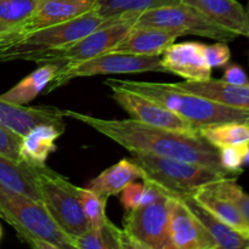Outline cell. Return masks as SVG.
Listing matches in <instances>:
<instances>
[{"label":"cell","instance_id":"obj_34","mask_svg":"<svg viewBox=\"0 0 249 249\" xmlns=\"http://www.w3.org/2000/svg\"><path fill=\"white\" fill-rule=\"evenodd\" d=\"M230 84H248L249 78L241 66L230 65L224 72V77L221 78Z\"/></svg>","mask_w":249,"mask_h":249},{"label":"cell","instance_id":"obj_2","mask_svg":"<svg viewBox=\"0 0 249 249\" xmlns=\"http://www.w3.org/2000/svg\"><path fill=\"white\" fill-rule=\"evenodd\" d=\"M105 85L107 88H122L147 97L199 129L230 122L245 123L249 118L247 109L224 106L192 92L177 89L170 83L135 82L109 78L105 80Z\"/></svg>","mask_w":249,"mask_h":249},{"label":"cell","instance_id":"obj_20","mask_svg":"<svg viewBox=\"0 0 249 249\" xmlns=\"http://www.w3.org/2000/svg\"><path fill=\"white\" fill-rule=\"evenodd\" d=\"M192 196L214 216L249 238V225L247 220L232 199L219 194L209 184L199 187L192 194Z\"/></svg>","mask_w":249,"mask_h":249},{"label":"cell","instance_id":"obj_3","mask_svg":"<svg viewBox=\"0 0 249 249\" xmlns=\"http://www.w3.org/2000/svg\"><path fill=\"white\" fill-rule=\"evenodd\" d=\"M109 18L100 16L96 10L87 12L71 21L44 27L27 33H0V62L27 60L36 61L40 56L65 48L83 38L94 29L108 22Z\"/></svg>","mask_w":249,"mask_h":249},{"label":"cell","instance_id":"obj_7","mask_svg":"<svg viewBox=\"0 0 249 249\" xmlns=\"http://www.w3.org/2000/svg\"><path fill=\"white\" fill-rule=\"evenodd\" d=\"M135 14L136 12H125L117 15L74 43L50 51L36 58L34 62L38 65L48 62L61 63L62 66L74 65L108 53L135 26Z\"/></svg>","mask_w":249,"mask_h":249},{"label":"cell","instance_id":"obj_10","mask_svg":"<svg viewBox=\"0 0 249 249\" xmlns=\"http://www.w3.org/2000/svg\"><path fill=\"white\" fill-rule=\"evenodd\" d=\"M169 196L126 211L123 218L124 249H170Z\"/></svg>","mask_w":249,"mask_h":249},{"label":"cell","instance_id":"obj_36","mask_svg":"<svg viewBox=\"0 0 249 249\" xmlns=\"http://www.w3.org/2000/svg\"><path fill=\"white\" fill-rule=\"evenodd\" d=\"M0 238H1V228H0Z\"/></svg>","mask_w":249,"mask_h":249},{"label":"cell","instance_id":"obj_26","mask_svg":"<svg viewBox=\"0 0 249 249\" xmlns=\"http://www.w3.org/2000/svg\"><path fill=\"white\" fill-rule=\"evenodd\" d=\"M179 2L181 0H97L95 10L100 16L109 18L125 12H142Z\"/></svg>","mask_w":249,"mask_h":249},{"label":"cell","instance_id":"obj_16","mask_svg":"<svg viewBox=\"0 0 249 249\" xmlns=\"http://www.w3.org/2000/svg\"><path fill=\"white\" fill-rule=\"evenodd\" d=\"M170 84L177 89L192 92L224 106L249 111V83L230 84L223 79H213L211 77L198 82L184 80V82L170 83Z\"/></svg>","mask_w":249,"mask_h":249},{"label":"cell","instance_id":"obj_32","mask_svg":"<svg viewBox=\"0 0 249 249\" xmlns=\"http://www.w3.org/2000/svg\"><path fill=\"white\" fill-rule=\"evenodd\" d=\"M145 195V182H130L121 191V202L125 211L142 206Z\"/></svg>","mask_w":249,"mask_h":249},{"label":"cell","instance_id":"obj_17","mask_svg":"<svg viewBox=\"0 0 249 249\" xmlns=\"http://www.w3.org/2000/svg\"><path fill=\"white\" fill-rule=\"evenodd\" d=\"M196 7L219 26L249 40V16L247 9L237 0H181Z\"/></svg>","mask_w":249,"mask_h":249},{"label":"cell","instance_id":"obj_29","mask_svg":"<svg viewBox=\"0 0 249 249\" xmlns=\"http://www.w3.org/2000/svg\"><path fill=\"white\" fill-rule=\"evenodd\" d=\"M209 185L219 194L229 197L237 204L249 225V195L246 194L242 187L237 184V177L223 178Z\"/></svg>","mask_w":249,"mask_h":249},{"label":"cell","instance_id":"obj_19","mask_svg":"<svg viewBox=\"0 0 249 249\" xmlns=\"http://www.w3.org/2000/svg\"><path fill=\"white\" fill-rule=\"evenodd\" d=\"M66 129L53 124H39L24 134L19 145V157L32 165L46 164L49 156L55 152L56 140Z\"/></svg>","mask_w":249,"mask_h":249},{"label":"cell","instance_id":"obj_12","mask_svg":"<svg viewBox=\"0 0 249 249\" xmlns=\"http://www.w3.org/2000/svg\"><path fill=\"white\" fill-rule=\"evenodd\" d=\"M168 208L170 249H218L208 231L179 197L169 196Z\"/></svg>","mask_w":249,"mask_h":249},{"label":"cell","instance_id":"obj_37","mask_svg":"<svg viewBox=\"0 0 249 249\" xmlns=\"http://www.w3.org/2000/svg\"><path fill=\"white\" fill-rule=\"evenodd\" d=\"M247 12H248V16H249V6H248V9H247Z\"/></svg>","mask_w":249,"mask_h":249},{"label":"cell","instance_id":"obj_28","mask_svg":"<svg viewBox=\"0 0 249 249\" xmlns=\"http://www.w3.org/2000/svg\"><path fill=\"white\" fill-rule=\"evenodd\" d=\"M79 197L83 211H84L85 216L89 221L90 228H96V226L102 225L105 221L108 220L106 215V198L99 196L88 187H85V189L80 187Z\"/></svg>","mask_w":249,"mask_h":249},{"label":"cell","instance_id":"obj_11","mask_svg":"<svg viewBox=\"0 0 249 249\" xmlns=\"http://www.w3.org/2000/svg\"><path fill=\"white\" fill-rule=\"evenodd\" d=\"M108 88L112 91L111 97L113 101H116L134 121L146 125L169 129L180 133L201 134V129L182 119L174 112L160 106L157 102L122 88Z\"/></svg>","mask_w":249,"mask_h":249},{"label":"cell","instance_id":"obj_35","mask_svg":"<svg viewBox=\"0 0 249 249\" xmlns=\"http://www.w3.org/2000/svg\"><path fill=\"white\" fill-rule=\"evenodd\" d=\"M245 124H246V125H247V126H248V128H249V118L247 119V121H246V122H245Z\"/></svg>","mask_w":249,"mask_h":249},{"label":"cell","instance_id":"obj_27","mask_svg":"<svg viewBox=\"0 0 249 249\" xmlns=\"http://www.w3.org/2000/svg\"><path fill=\"white\" fill-rule=\"evenodd\" d=\"M40 0H0V33L16 29L33 15Z\"/></svg>","mask_w":249,"mask_h":249},{"label":"cell","instance_id":"obj_4","mask_svg":"<svg viewBox=\"0 0 249 249\" xmlns=\"http://www.w3.org/2000/svg\"><path fill=\"white\" fill-rule=\"evenodd\" d=\"M0 218L21 241L36 249H74L73 241L51 219L44 206L0 185Z\"/></svg>","mask_w":249,"mask_h":249},{"label":"cell","instance_id":"obj_6","mask_svg":"<svg viewBox=\"0 0 249 249\" xmlns=\"http://www.w3.org/2000/svg\"><path fill=\"white\" fill-rule=\"evenodd\" d=\"M41 204L58 228L73 241L90 229L80 203L79 189L46 164L36 167Z\"/></svg>","mask_w":249,"mask_h":249},{"label":"cell","instance_id":"obj_31","mask_svg":"<svg viewBox=\"0 0 249 249\" xmlns=\"http://www.w3.org/2000/svg\"><path fill=\"white\" fill-rule=\"evenodd\" d=\"M22 136L0 125V155L12 160H22L19 157V145Z\"/></svg>","mask_w":249,"mask_h":249},{"label":"cell","instance_id":"obj_9","mask_svg":"<svg viewBox=\"0 0 249 249\" xmlns=\"http://www.w3.org/2000/svg\"><path fill=\"white\" fill-rule=\"evenodd\" d=\"M135 24L155 26L178 31L184 36H197L223 43H231L238 38L235 33L219 26L196 7L185 2L136 12Z\"/></svg>","mask_w":249,"mask_h":249},{"label":"cell","instance_id":"obj_5","mask_svg":"<svg viewBox=\"0 0 249 249\" xmlns=\"http://www.w3.org/2000/svg\"><path fill=\"white\" fill-rule=\"evenodd\" d=\"M130 153L133 160L141 169L143 182L157 185L168 196L192 195L204 185L229 178L198 163L160 157L150 153Z\"/></svg>","mask_w":249,"mask_h":249},{"label":"cell","instance_id":"obj_24","mask_svg":"<svg viewBox=\"0 0 249 249\" xmlns=\"http://www.w3.org/2000/svg\"><path fill=\"white\" fill-rule=\"evenodd\" d=\"M74 249H124L123 230L108 219L102 225L90 228L75 238Z\"/></svg>","mask_w":249,"mask_h":249},{"label":"cell","instance_id":"obj_23","mask_svg":"<svg viewBox=\"0 0 249 249\" xmlns=\"http://www.w3.org/2000/svg\"><path fill=\"white\" fill-rule=\"evenodd\" d=\"M63 66L61 63L48 62L40 65V67L27 75L17 83L15 87L0 95V99L16 105H27L33 101L60 72Z\"/></svg>","mask_w":249,"mask_h":249},{"label":"cell","instance_id":"obj_30","mask_svg":"<svg viewBox=\"0 0 249 249\" xmlns=\"http://www.w3.org/2000/svg\"><path fill=\"white\" fill-rule=\"evenodd\" d=\"M248 152L249 145L226 146V147L219 148L221 165L232 175L238 177L242 174V164L246 163Z\"/></svg>","mask_w":249,"mask_h":249},{"label":"cell","instance_id":"obj_14","mask_svg":"<svg viewBox=\"0 0 249 249\" xmlns=\"http://www.w3.org/2000/svg\"><path fill=\"white\" fill-rule=\"evenodd\" d=\"M96 2L97 0H40L33 15L21 26L10 32L27 33L71 21L94 10Z\"/></svg>","mask_w":249,"mask_h":249},{"label":"cell","instance_id":"obj_21","mask_svg":"<svg viewBox=\"0 0 249 249\" xmlns=\"http://www.w3.org/2000/svg\"><path fill=\"white\" fill-rule=\"evenodd\" d=\"M36 167L0 155V185L41 203Z\"/></svg>","mask_w":249,"mask_h":249},{"label":"cell","instance_id":"obj_33","mask_svg":"<svg viewBox=\"0 0 249 249\" xmlns=\"http://www.w3.org/2000/svg\"><path fill=\"white\" fill-rule=\"evenodd\" d=\"M231 51L228 43L218 41L213 45H206V58L211 68L223 67L230 61Z\"/></svg>","mask_w":249,"mask_h":249},{"label":"cell","instance_id":"obj_25","mask_svg":"<svg viewBox=\"0 0 249 249\" xmlns=\"http://www.w3.org/2000/svg\"><path fill=\"white\" fill-rule=\"evenodd\" d=\"M201 135L214 147L249 145V128L245 123L230 122L201 129Z\"/></svg>","mask_w":249,"mask_h":249},{"label":"cell","instance_id":"obj_22","mask_svg":"<svg viewBox=\"0 0 249 249\" xmlns=\"http://www.w3.org/2000/svg\"><path fill=\"white\" fill-rule=\"evenodd\" d=\"M139 179H141V169L139 165L134 160L124 158L105 169L99 177L92 179L87 187L99 196L108 199L109 197L121 194L126 185Z\"/></svg>","mask_w":249,"mask_h":249},{"label":"cell","instance_id":"obj_13","mask_svg":"<svg viewBox=\"0 0 249 249\" xmlns=\"http://www.w3.org/2000/svg\"><path fill=\"white\" fill-rule=\"evenodd\" d=\"M160 65L167 73L185 80H206L212 77V68L206 58V44L197 41L173 43L163 51Z\"/></svg>","mask_w":249,"mask_h":249},{"label":"cell","instance_id":"obj_15","mask_svg":"<svg viewBox=\"0 0 249 249\" xmlns=\"http://www.w3.org/2000/svg\"><path fill=\"white\" fill-rule=\"evenodd\" d=\"M182 34L178 31L155 26L135 24L109 53H124L142 56H160L163 51Z\"/></svg>","mask_w":249,"mask_h":249},{"label":"cell","instance_id":"obj_8","mask_svg":"<svg viewBox=\"0 0 249 249\" xmlns=\"http://www.w3.org/2000/svg\"><path fill=\"white\" fill-rule=\"evenodd\" d=\"M146 72L167 73L160 65V56H142L108 51L90 60L63 66L48 85L46 94L77 78L105 74H139Z\"/></svg>","mask_w":249,"mask_h":249},{"label":"cell","instance_id":"obj_18","mask_svg":"<svg viewBox=\"0 0 249 249\" xmlns=\"http://www.w3.org/2000/svg\"><path fill=\"white\" fill-rule=\"evenodd\" d=\"M179 198L208 231L218 249H249V238L214 216L202 204H199L192 195H185Z\"/></svg>","mask_w":249,"mask_h":249},{"label":"cell","instance_id":"obj_1","mask_svg":"<svg viewBox=\"0 0 249 249\" xmlns=\"http://www.w3.org/2000/svg\"><path fill=\"white\" fill-rule=\"evenodd\" d=\"M68 118L75 119L111 139L129 152H142L165 158L187 160L206 165L224 177H235L221 165L219 150L201 134H187L156 128L134 119H105L65 109Z\"/></svg>","mask_w":249,"mask_h":249}]
</instances>
